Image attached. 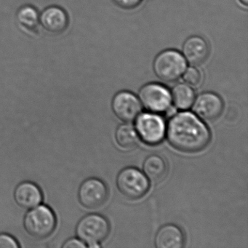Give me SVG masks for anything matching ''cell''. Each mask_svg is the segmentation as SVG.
Segmentation results:
<instances>
[{"mask_svg": "<svg viewBox=\"0 0 248 248\" xmlns=\"http://www.w3.org/2000/svg\"><path fill=\"white\" fill-rule=\"evenodd\" d=\"M19 243L15 237L9 233H0V248H18Z\"/></svg>", "mask_w": 248, "mask_h": 248, "instance_id": "cell-20", "label": "cell"}, {"mask_svg": "<svg viewBox=\"0 0 248 248\" xmlns=\"http://www.w3.org/2000/svg\"><path fill=\"white\" fill-rule=\"evenodd\" d=\"M155 75L166 82L178 80L187 68V62L184 56L175 50L161 52L154 62Z\"/></svg>", "mask_w": 248, "mask_h": 248, "instance_id": "cell-4", "label": "cell"}, {"mask_svg": "<svg viewBox=\"0 0 248 248\" xmlns=\"http://www.w3.org/2000/svg\"><path fill=\"white\" fill-rule=\"evenodd\" d=\"M193 111L197 117L204 120L213 121L221 114L223 102L220 97L214 93L200 94L194 101Z\"/></svg>", "mask_w": 248, "mask_h": 248, "instance_id": "cell-10", "label": "cell"}, {"mask_svg": "<svg viewBox=\"0 0 248 248\" xmlns=\"http://www.w3.org/2000/svg\"><path fill=\"white\" fill-rule=\"evenodd\" d=\"M139 95L143 107L152 112H165L170 107V92L160 84L149 83L144 85L140 88Z\"/></svg>", "mask_w": 248, "mask_h": 248, "instance_id": "cell-7", "label": "cell"}, {"mask_svg": "<svg viewBox=\"0 0 248 248\" xmlns=\"http://www.w3.org/2000/svg\"><path fill=\"white\" fill-rule=\"evenodd\" d=\"M120 8L124 9H133L141 3L142 0H112Z\"/></svg>", "mask_w": 248, "mask_h": 248, "instance_id": "cell-21", "label": "cell"}, {"mask_svg": "<svg viewBox=\"0 0 248 248\" xmlns=\"http://www.w3.org/2000/svg\"><path fill=\"white\" fill-rule=\"evenodd\" d=\"M108 198V188L101 180L90 178L84 181L78 191L79 202L88 209L101 207Z\"/></svg>", "mask_w": 248, "mask_h": 248, "instance_id": "cell-8", "label": "cell"}, {"mask_svg": "<svg viewBox=\"0 0 248 248\" xmlns=\"http://www.w3.org/2000/svg\"><path fill=\"white\" fill-rule=\"evenodd\" d=\"M239 1H240L241 3H242V5H245V6H248V0H239Z\"/></svg>", "mask_w": 248, "mask_h": 248, "instance_id": "cell-23", "label": "cell"}, {"mask_svg": "<svg viewBox=\"0 0 248 248\" xmlns=\"http://www.w3.org/2000/svg\"><path fill=\"white\" fill-rule=\"evenodd\" d=\"M208 43L200 36L188 37L183 46V56L186 62L192 66H199L204 63L209 56Z\"/></svg>", "mask_w": 248, "mask_h": 248, "instance_id": "cell-13", "label": "cell"}, {"mask_svg": "<svg viewBox=\"0 0 248 248\" xmlns=\"http://www.w3.org/2000/svg\"><path fill=\"white\" fill-rule=\"evenodd\" d=\"M143 172L146 178L153 183L162 181L168 172V165L162 156L153 155L146 158L143 163Z\"/></svg>", "mask_w": 248, "mask_h": 248, "instance_id": "cell-15", "label": "cell"}, {"mask_svg": "<svg viewBox=\"0 0 248 248\" xmlns=\"http://www.w3.org/2000/svg\"><path fill=\"white\" fill-rule=\"evenodd\" d=\"M183 78L187 85L194 87L199 86L202 80L201 72L194 67H189L188 69L186 68L183 74Z\"/></svg>", "mask_w": 248, "mask_h": 248, "instance_id": "cell-19", "label": "cell"}, {"mask_svg": "<svg viewBox=\"0 0 248 248\" xmlns=\"http://www.w3.org/2000/svg\"><path fill=\"white\" fill-rule=\"evenodd\" d=\"M57 224L56 215L50 207L38 205L30 209L24 218L26 232L36 239H43L51 236Z\"/></svg>", "mask_w": 248, "mask_h": 248, "instance_id": "cell-2", "label": "cell"}, {"mask_svg": "<svg viewBox=\"0 0 248 248\" xmlns=\"http://www.w3.org/2000/svg\"><path fill=\"white\" fill-rule=\"evenodd\" d=\"M67 13L59 6L47 7L40 14V24L46 31L52 34L64 32L69 26Z\"/></svg>", "mask_w": 248, "mask_h": 248, "instance_id": "cell-11", "label": "cell"}, {"mask_svg": "<svg viewBox=\"0 0 248 248\" xmlns=\"http://www.w3.org/2000/svg\"><path fill=\"white\" fill-rule=\"evenodd\" d=\"M63 248H87V245L84 243L80 239L77 238H71L68 239L62 245Z\"/></svg>", "mask_w": 248, "mask_h": 248, "instance_id": "cell-22", "label": "cell"}, {"mask_svg": "<svg viewBox=\"0 0 248 248\" xmlns=\"http://www.w3.org/2000/svg\"><path fill=\"white\" fill-rule=\"evenodd\" d=\"M167 137L171 146L184 153H196L205 149L211 139L210 130L197 116L180 112L172 116Z\"/></svg>", "mask_w": 248, "mask_h": 248, "instance_id": "cell-1", "label": "cell"}, {"mask_svg": "<svg viewBox=\"0 0 248 248\" xmlns=\"http://www.w3.org/2000/svg\"><path fill=\"white\" fill-rule=\"evenodd\" d=\"M108 220L98 214H90L82 217L76 226L78 239L89 248H98L109 233Z\"/></svg>", "mask_w": 248, "mask_h": 248, "instance_id": "cell-3", "label": "cell"}, {"mask_svg": "<svg viewBox=\"0 0 248 248\" xmlns=\"http://www.w3.org/2000/svg\"><path fill=\"white\" fill-rule=\"evenodd\" d=\"M16 19L23 29L30 32H37L40 24V14L32 5L21 6L17 11Z\"/></svg>", "mask_w": 248, "mask_h": 248, "instance_id": "cell-16", "label": "cell"}, {"mask_svg": "<svg viewBox=\"0 0 248 248\" xmlns=\"http://www.w3.org/2000/svg\"><path fill=\"white\" fill-rule=\"evenodd\" d=\"M171 97L176 108L186 110L192 106L195 94L189 85L186 83H179L172 88Z\"/></svg>", "mask_w": 248, "mask_h": 248, "instance_id": "cell-17", "label": "cell"}, {"mask_svg": "<svg viewBox=\"0 0 248 248\" xmlns=\"http://www.w3.org/2000/svg\"><path fill=\"white\" fill-rule=\"evenodd\" d=\"M117 185L120 192L131 200L141 198L149 188L146 175L135 168L123 169L117 176Z\"/></svg>", "mask_w": 248, "mask_h": 248, "instance_id": "cell-5", "label": "cell"}, {"mask_svg": "<svg viewBox=\"0 0 248 248\" xmlns=\"http://www.w3.org/2000/svg\"><path fill=\"white\" fill-rule=\"evenodd\" d=\"M111 105L115 115L127 123L136 120L141 111V104L139 98L128 91H121L116 94Z\"/></svg>", "mask_w": 248, "mask_h": 248, "instance_id": "cell-9", "label": "cell"}, {"mask_svg": "<svg viewBox=\"0 0 248 248\" xmlns=\"http://www.w3.org/2000/svg\"><path fill=\"white\" fill-rule=\"evenodd\" d=\"M116 140L119 146L124 149H132L137 146L139 136L133 126L120 124L116 131Z\"/></svg>", "mask_w": 248, "mask_h": 248, "instance_id": "cell-18", "label": "cell"}, {"mask_svg": "<svg viewBox=\"0 0 248 248\" xmlns=\"http://www.w3.org/2000/svg\"><path fill=\"white\" fill-rule=\"evenodd\" d=\"M184 241L182 230L175 225L168 224L158 231L155 245L157 248H181L184 247Z\"/></svg>", "mask_w": 248, "mask_h": 248, "instance_id": "cell-14", "label": "cell"}, {"mask_svg": "<svg viewBox=\"0 0 248 248\" xmlns=\"http://www.w3.org/2000/svg\"><path fill=\"white\" fill-rule=\"evenodd\" d=\"M14 196L16 204L26 210L40 205L43 200L41 188L31 181L20 183L14 190Z\"/></svg>", "mask_w": 248, "mask_h": 248, "instance_id": "cell-12", "label": "cell"}, {"mask_svg": "<svg viewBox=\"0 0 248 248\" xmlns=\"http://www.w3.org/2000/svg\"><path fill=\"white\" fill-rule=\"evenodd\" d=\"M136 130L143 142L149 145L160 143L166 133V126L163 119L157 114L144 113L138 116Z\"/></svg>", "mask_w": 248, "mask_h": 248, "instance_id": "cell-6", "label": "cell"}]
</instances>
